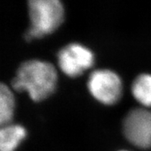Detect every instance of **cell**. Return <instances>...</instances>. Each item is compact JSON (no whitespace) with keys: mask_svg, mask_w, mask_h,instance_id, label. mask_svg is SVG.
Wrapping results in <instances>:
<instances>
[{"mask_svg":"<svg viewBox=\"0 0 151 151\" xmlns=\"http://www.w3.org/2000/svg\"><path fill=\"white\" fill-rule=\"evenodd\" d=\"M57 73L49 62L29 60L20 64L12 79V87L16 91H26L33 101L46 99L56 89Z\"/></svg>","mask_w":151,"mask_h":151,"instance_id":"1","label":"cell"},{"mask_svg":"<svg viewBox=\"0 0 151 151\" xmlns=\"http://www.w3.org/2000/svg\"><path fill=\"white\" fill-rule=\"evenodd\" d=\"M26 136V129L19 124L3 126L0 129V150L15 151Z\"/></svg>","mask_w":151,"mask_h":151,"instance_id":"6","label":"cell"},{"mask_svg":"<svg viewBox=\"0 0 151 151\" xmlns=\"http://www.w3.org/2000/svg\"><path fill=\"white\" fill-rule=\"evenodd\" d=\"M88 90L97 101L105 105H113L120 99L123 85L115 72L106 69L95 70L87 82Z\"/></svg>","mask_w":151,"mask_h":151,"instance_id":"3","label":"cell"},{"mask_svg":"<svg viewBox=\"0 0 151 151\" xmlns=\"http://www.w3.org/2000/svg\"><path fill=\"white\" fill-rule=\"evenodd\" d=\"M15 108V98L13 93L8 86L0 85V125L1 127L11 123Z\"/></svg>","mask_w":151,"mask_h":151,"instance_id":"8","label":"cell"},{"mask_svg":"<svg viewBox=\"0 0 151 151\" xmlns=\"http://www.w3.org/2000/svg\"><path fill=\"white\" fill-rule=\"evenodd\" d=\"M120 151H127V150H120Z\"/></svg>","mask_w":151,"mask_h":151,"instance_id":"9","label":"cell"},{"mask_svg":"<svg viewBox=\"0 0 151 151\" xmlns=\"http://www.w3.org/2000/svg\"><path fill=\"white\" fill-rule=\"evenodd\" d=\"M57 60L64 73L70 77H76L93 65L94 55L83 45L72 42L58 52Z\"/></svg>","mask_w":151,"mask_h":151,"instance_id":"5","label":"cell"},{"mask_svg":"<svg viewBox=\"0 0 151 151\" xmlns=\"http://www.w3.org/2000/svg\"><path fill=\"white\" fill-rule=\"evenodd\" d=\"M124 136L129 143L141 149L151 147V110L135 108L127 114L123 123Z\"/></svg>","mask_w":151,"mask_h":151,"instance_id":"4","label":"cell"},{"mask_svg":"<svg viewBox=\"0 0 151 151\" xmlns=\"http://www.w3.org/2000/svg\"><path fill=\"white\" fill-rule=\"evenodd\" d=\"M132 93L139 104L146 107L151 106V74L137 76L132 84Z\"/></svg>","mask_w":151,"mask_h":151,"instance_id":"7","label":"cell"},{"mask_svg":"<svg viewBox=\"0 0 151 151\" xmlns=\"http://www.w3.org/2000/svg\"><path fill=\"white\" fill-rule=\"evenodd\" d=\"M30 26L25 39L32 40L50 34L64 19V8L59 0H29L28 2Z\"/></svg>","mask_w":151,"mask_h":151,"instance_id":"2","label":"cell"}]
</instances>
